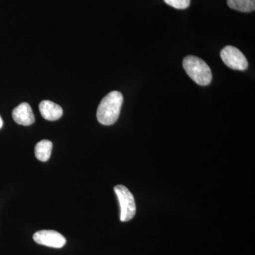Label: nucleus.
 Returning a JSON list of instances; mask_svg holds the SVG:
<instances>
[{"instance_id":"7","label":"nucleus","mask_w":255,"mask_h":255,"mask_svg":"<svg viewBox=\"0 0 255 255\" xmlns=\"http://www.w3.org/2000/svg\"><path fill=\"white\" fill-rule=\"evenodd\" d=\"M39 110L43 118L51 122L58 120L63 114L60 106L49 100L42 101L39 105Z\"/></svg>"},{"instance_id":"2","label":"nucleus","mask_w":255,"mask_h":255,"mask_svg":"<svg viewBox=\"0 0 255 255\" xmlns=\"http://www.w3.org/2000/svg\"><path fill=\"white\" fill-rule=\"evenodd\" d=\"M183 67L187 75L198 85L207 86L212 81L211 68L206 62L194 55H188L183 60Z\"/></svg>"},{"instance_id":"8","label":"nucleus","mask_w":255,"mask_h":255,"mask_svg":"<svg viewBox=\"0 0 255 255\" xmlns=\"http://www.w3.org/2000/svg\"><path fill=\"white\" fill-rule=\"evenodd\" d=\"M52 150H53L52 142L48 140H41L35 147V156L38 160L46 162L50 159Z\"/></svg>"},{"instance_id":"3","label":"nucleus","mask_w":255,"mask_h":255,"mask_svg":"<svg viewBox=\"0 0 255 255\" xmlns=\"http://www.w3.org/2000/svg\"><path fill=\"white\" fill-rule=\"evenodd\" d=\"M114 191L121 208L120 220L122 222H127L133 219L136 213V206L132 193L125 186L117 185Z\"/></svg>"},{"instance_id":"9","label":"nucleus","mask_w":255,"mask_h":255,"mask_svg":"<svg viewBox=\"0 0 255 255\" xmlns=\"http://www.w3.org/2000/svg\"><path fill=\"white\" fill-rule=\"evenodd\" d=\"M227 2L230 8L242 12H251L255 9V0H227Z\"/></svg>"},{"instance_id":"10","label":"nucleus","mask_w":255,"mask_h":255,"mask_svg":"<svg viewBox=\"0 0 255 255\" xmlns=\"http://www.w3.org/2000/svg\"><path fill=\"white\" fill-rule=\"evenodd\" d=\"M166 4L177 9H185L190 5L191 0H164Z\"/></svg>"},{"instance_id":"4","label":"nucleus","mask_w":255,"mask_h":255,"mask_svg":"<svg viewBox=\"0 0 255 255\" xmlns=\"http://www.w3.org/2000/svg\"><path fill=\"white\" fill-rule=\"evenodd\" d=\"M221 58L228 68L233 70H246L248 68L246 57L236 47H225L221 51Z\"/></svg>"},{"instance_id":"5","label":"nucleus","mask_w":255,"mask_h":255,"mask_svg":"<svg viewBox=\"0 0 255 255\" xmlns=\"http://www.w3.org/2000/svg\"><path fill=\"white\" fill-rule=\"evenodd\" d=\"M33 238L38 244L50 248H62L66 244V239L63 235L50 230L38 231L33 235Z\"/></svg>"},{"instance_id":"11","label":"nucleus","mask_w":255,"mask_h":255,"mask_svg":"<svg viewBox=\"0 0 255 255\" xmlns=\"http://www.w3.org/2000/svg\"><path fill=\"white\" fill-rule=\"evenodd\" d=\"M3 127V121L2 119H1V117H0V129L1 128Z\"/></svg>"},{"instance_id":"1","label":"nucleus","mask_w":255,"mask_h":255,"mask_svg":"<svg viewBox=\"0 0 255 255\" xmlns=\"http://www.w3.org/2000/svg\"><path fill=\"white\" fill-rule=\"evenodd\" d=\"M124 97L118 91H113L105 96L97 109V118L102 125L110 126L117 122L123 105Z\"/></svg>"},{"instance_id":"6","label":"nucleus","mask_w":255,"mask_h":255,"mask_svg":"<svg viewBox=\"0 0 255 255\" xmlns=\"http://www.w3.org/2000/svg\"><path fill=\"white\" fill-rule=\"evenodd\" d=\"M12 117L16 124L25 127L31 125L35 122V117L31 107L26 102L21 103L13 110Z\"/></svg>"}]
</instances>
